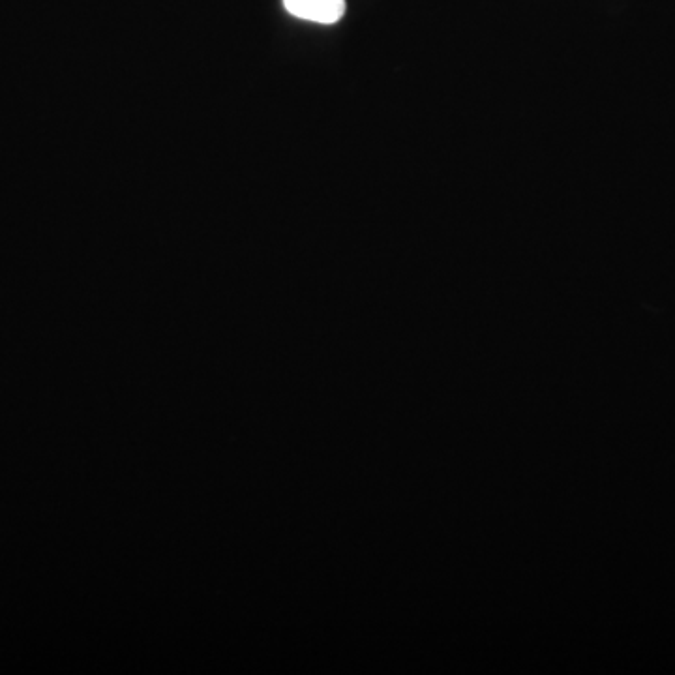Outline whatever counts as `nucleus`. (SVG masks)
<instances>
[{
  "label": "nucleus",
  "instance_id": "1",
  "mask_svg": "<svg viewBox=\"0 0 675 675\" xmlns=\"http://www.w3.org/2000/svg\"><path fill=\"white\" fill-rule=\"evenodd\" d=\"M285 10L304 21L334 25L345 14V0H284Z\"/></svg>",
  "mask_w": 675,
  "mask_h": 675
}]
</instances>
